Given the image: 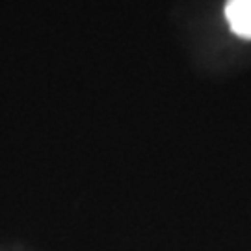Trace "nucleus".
Segmentation results:
<instances>
[{
	"label": "nucleus",
	"instance_id": "obj_1",
	"mask_svg": "<svg viewBox=\"0 0 251 251\" xmlns=\"http://www.w3.org/2000/svg\"><path fill=\"white\" fill-rule=\"evenodd\" d=\"M225 19L234 36L251 39V0H227Z\"/></svg>",
	"mask_w": 251,
	"mask_h": 251
}]
</instances>
